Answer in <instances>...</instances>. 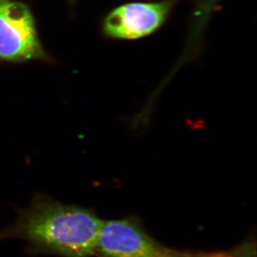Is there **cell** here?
Wrapping results in <instances>:
<instances>
[{
	"label": "cell",
	"mask_w": 257,
	"mask_h": 257,
	"mask_svg": "<svg viewBox=\"0 0 257 257\" xmlns=\"http://www.w3.org/2000/svg\"><path fill=\"white\" fill-rule=\"evenodd\" d=\"M102 221L90 209L36 193L29 206L18 209L15 221L0 230V241L25 240L36 255L92 257Z\"/></svg>",
	"instance_id": "1"
},
{
	"label": "cell",
	"mask_w": 257,
	"mask_h": 257,
	"mask_svg": "<svg viewBox=\"0 0 257 257\" xmlns=\"http://www.w3.org/2000/svg\"><path fill=\"white\" fill-rule=\"evenodd\" d=\"M95 255L97 257H239L236 250L188 252L168 247L152 237L134 217L102 221Z\"/></svg>",
	"instance_id": "2"
},
{
	"label": "cell",
	"mask_w": 257,
	"mask_h": 257,
	"mask_svg": "<svg viewBox=\"0 0 257 257\" xmlns=\"http://www.w3.org/2000/svg\"><path fill=\"white\" fill-rule=\"evenodd\" d=\"M47 58L29 6L17 0H0V61L23 63Z\"/></svg>",
	"instance_id": "3"
},
{
	"label": "cell",
	"mask_w": 257,
	"mask_h": 257,
	"mask_svg": "<svg viewBox=\"0 0 257 257\" xmlns=\"http://www.w3.org/2000/svg\"><path fill=\"white\" fill-rule=\"evenodd\" d=\"M177 0L132 2L112 10L102 22V31L110 39L133 40L148 36L168 20Z\"/></svg>",
	"instance_id": "4"
},
{
	"label": "cell",
	"mask_w": 257,
	"mask_h": 257,
	"mask_svg": "<svg viewBox=\"0 0 257 257\" xmlns=\"http://www.w3.org/2000/svg\"><path fill=\"white\" fill-rule=\"evenodd\" d=\"M77 0H68V2L70 3L71 5H73Z\"/></svg>",
	"instance_id": "5"
}]
</instances>
